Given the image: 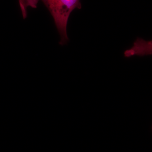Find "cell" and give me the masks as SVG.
<instances>
[{
	"label": "cell",
	"instance_id": "cell-2",
	"mask_svg": "<svg viewBox=\"0 0 152 152\" xmlns=\"http://www.w3.org/2000/svg\"><path fill=\"white\" fill-rule=\"evenodd\" d=\"M22 15L24 19L27 17V9L28 7L36 8L39 0H18Z\"/></svg>",
	"mask_w": 152,
	"mask_h": 152
},
{
	"label": "cell",
	"instance_id": "cell-1",
	"mask_svg": "<svg viewBox=\"0 0 152 152\" xmlns=\"http://www.w3.org/2000/svg\"><path fill=\"white\" fill-rule=\"evenodd\" d=\"M40 1V0H39ZM51 14L60 37L61 45L69 41L67 25L69 17L75 9L81 8L80 0H41Z\"/></svg>",
	"mask_w": 152,
	"mask_h": 152
}]
</instances>
